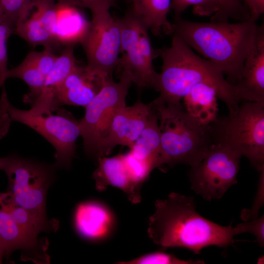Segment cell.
I'll list each match as a JSON object with an SVG mask.
<instances>
[{"instance_id": "obj_1", "label": "cell", "mask_w": 264, "mask_h": 264, "mask_svg": "<svg viewBox=\"0 0 264 264\" xmlns=\"http://www.w3.org/2000/svg\"><path fill=\"white\" fill-rule=\"evenodd\" d=\"M154 206L147 232L152 241L163 248H185L198 254L209 246L227 247L235 242V235L252 231L251 221L225 226L204 218L196 211L191 196L172 192L166 198L156 200Z\"/></svg>"}, {"instance_id": "obj_2", "label": "cell", "mask_w": 264, "mask_h": 264, "mask_svg": "<svg viewBox=\"0 0 264 264\" xmlns=\"http://www.w3.org/2000/svg\"><path fill=\"white\" fill-rule=\"evenodd\" d=\"M172 35L170 46L158 49L162 65L155 89L160 95L156 99L180 103L194 86L204 83L216 90L217 97L227 106L229 114L236 112L240 103L243 102L236 85L226 80L212 63L197 55L177 36Z\"/></svg>"}, {"instance_id": "obj_3", "label": "cell", "mask_w": 264, "mask_h": 264, "mask_svg": "<svg viewBox=\"0 0 264 264\" xmlns=\"http://www.w3.org/2000/svg\"><path fill=\"white\" fill-rule=\"evenodd\" d=\"M171 25L172 35L177 36L212 63L233 85L240 78L261 27L250 20L236 23L198 22L181 18Z\"/></svg>"}, {"instance_id": "obj_4", "label": "cell", "mask_w": 264, "mask_h": 264, "mask_svg": "<svg viewBox=\"0 0 264 264\" xmlns=\"http://www.w3.org/2000/svg\"><path fill=\"white\" fill-rule=\"evenodd\" d=\"M151 104L159 120L160 154L158 168L177 164L193 167L199 163L213 144L209 125L200 124L180 103L155 99Z\"/></svg>"}, {"instance_id": "obj_5", "label": "cell", "mask_w": 264, "mask_h": 264, "mask_svg": "<svg viewBox=\"0 0 264 264\" xmlns=\"http://www.w3.org/2000/svg\"><path fill=\"white\" fill-rule=\"evenodd\" d=\"M213 143L246 157L260 173L264 170V104L243 101L236 112L209 125Z\"/></svg>"}, {"instance_id": "obj_6", "label": "cell", "mask_w": 264, "mask_h": 264, "mask_svg": "<svg viewBox=\"0 0 264 264\" xmlns=\"http://www.w3.org/2000/svg\"><path fill=\"white\" fill-rule=\"evenodd\" d=\"M132 84L131 79L120 73L119 82L108 78L99 93L85 107L84 116L79 120L84 149L89 157H101L103 142L116 111L126 106V98Z\"/></svg>"}, {"instance_id": "obj_7", "label": "cell", "mask_w": 264, "mask_h": 264, "mask_svg": "<svg viewBox=\"0 0 264 264\" xmlns=\"http://www.w3.org/2000/svg\"><path fill=\"white\" fill-rule=\"evenodd\" d=\"M121 28L122 54L117 67L127 74L139 89H156L158 73L153 67V60L158 56V49L153 48L148 28L132 12L128 10L118 18Z\"/></svg>"}, {"instance_id": "obj_8", "label": "cell", "mask_w": 264, "mask_h": 264, "mask_svg": "<svg viewBox=\"0 0 264 264\" xmlns=\"http://www.w3.org/2000/svg\"><path fill=\"white\" fill-rule=\"evenodd\" d=\"M5 158L2 170L8 179L7 200L15 206L46 213V195L55 167L16 155Z\"/></svg>"}, {"instance_id": "obj_9", "label": "cell", "mask_w": 264, "mask_h": 264, "mask_svg": "<svg viewBox=\"0 0 264 264\" xmlns=\"http://www.w3.org/2000/svg\"><path fill=\"white\" fill-rule=\"evenodd\" d=\"M7 112L12 120L32 129L55 148V168H69L75 154L76 141L81 135L79 120L69 111L57 109L52 112L32 114L14 107L9 101Z\"/></svg>"}, {"instance_id": "obj_10", "label": "cell", "mask_w": 264, "mask_h": 264, "mask_svg": "<svg viewBox=\"0 0 264 264\" xmlns=\"http://www.w3.org/2000/svg\"><path fill=\"white\" fill-rule=\"evenodd\" d=\"M241 157L227 146L212 144L201 161L191 167L189 174L191 189L207 201L221 198L237 183Z\"/></svg>"}, {"instance_id": "obj_11", "label": "cell", "mask_w": 264, "mask_h": 264, "mask_svg": "<svg viewBox=\"0 0 264 264\" xmlns=\"http://www.w3.org/2000/svg\"><path fill=\"white\" fill-rule=\"evenodd\" d=\"M80 43L87 60V66L105 78H112L119 64L121 28L118 18L109 11L92 12Z\"/></svg>"}, {"instance_id": "obj_12", "label": "cell", "mask_w": 264, "mask_h": 264, "mask_svg": "<svg viewBox=\"0 0 264 264\" xmlns=\"http://www.w3.org/2000/svg\"><path fill=\"white\" fill-rule=\"evenodd\" d=\"M0 240L3 257H8L15 250H21L23 261L36 264L49 263L47 240L26 233L15 221L4 202L0 204Z\"/></svg>"}, {"instance_id": "obj_13", "label": "cell", "mask_w": 264, "mask_h": 264, "mask_svg": "<svg viewBox=\"0 0 264 264\" xmlns=\"http://www.w3.org/2000/svg\"><path fill=\"white\" fill-rule=\"evenodd\" d=\"M151 103L140 100L133 105L123 106L115 113L101 150V157L109 154L119 145L131 148L144 129L152 110Z\"/></svg>"}, {"instance_id": "obj_14", "label": "cell", "mask_w": 264, "mask_h": 264, "mask_svg": "<svg viewBox=\"0 0 264 264\" xmlns=\"http://www.w3.org/2000/svg\"><path fill=\"white\" fill-rule=\"evenodd\" d=\"M108 78L87 66L77 65L58 90L54 102L55 110L66 105L85 107L101 90Z\"/></svg>"}, {"instance_id": "obj_15", "label": "cell", "mask_w": 264, "mask_h": 264, "mask_svg": "<svg viewBox=\"0 0 264 264\" xmlns=\"http://www.w3.org/2000/svg\"><path fill=\"white\" fill-rule=\"evenodd\" d=\"M54 0H38L27 16L16 26L15 34L32 47L42 45L53 51L55 19L51 8Z\"/></svg>"}, {"instance_id": "obj_16", "label": "cell", "mask_w": 264, "mask_h": 264, "mask_svg": "<svg viewBox=\"0 0 264 264\" xmlns=\"http://www.w3.org/2000/svg\"><path fill=\"white\" fill-rule=\"evenodd\" d=\"M244 101L264 104V27L246 56L239 79L235 84Z\"/></svg>"}, {"instance_id": "obj_17", "label": "cell", "mask_w": 264, "mask_h": 264, "mask_svg": "<svg viewBox=\"0 0 264 264\" xmlns=\"http://www.w3.org/2000/svg\"><path fill=\"white\" fill-rule=\"evenodd\" d=\"M74 220L77 233L82 237L91 241H100L108 238L115 224L112 212L104 204L97 201L78 204Z\"/></svg>"}, {"instance_id": "obj_18", "label": "cell", "mask_w": 264, "mask_h": 264, "mask_svg": "<svg viewBox=\"0 0 264 264\" xmlns=\"http://www.w3.org/2000/svg\"><path fill=\"white\" fill-rule=\"evenodd\" d=\"M74 46L65 47L52 69L46 75L39 94L29 104L27 110L32 114L48 113L55 111L54 102L58 90L66 77L77 65L74 54Z\"/></svg>"}, {"instance_id": "obj_19", "label": "cell", "mask_w": 264, "mask_h": 264, "mask_svg": "<svg viewBox=\"0 0 264 264\" xmlns=\"http://www.w3.org/2000/svg\"><path fill=\"white\" fill-rule=\"evenodd\" d=\"M97 161L98 165L92 177L98 191H105L108 186H113L124 192L132 203L140 202V192L137 190L131 180L123 154L110 157L103 156L98 158Z\"/></svg>"}, {"instance_id": "obj_20", "label": "cell", "mask_w": 264, "mask_h": 264, "mask_svg": "<svg viewBox=\"0 0 264 264\" xmlns=\"http://www.w3.org/2000/svg\"><path fill=\"white\" fill-rule=\"evenodd\" d=\"M57 13L55 40L58 45L66 46L81 43L88 26L80 8L56 1ZM65 46V47H66Z\"/></svg>"}, {"instance_id": "obj_21", "label": "cell", "mask_w": 264, "mask_h": 264, "mask_svg": "<svg viewBox=\"0 0 264 264\" xmlns=\"http://www.w3.org/2000/svg\"><path fill=\"white\" fill-rule=\"evenodd\" d=\"M129 10L136 16L155 36L172 35L171 22L167 19L172 0H126Z\"/></svg>"}, {"instance_id": "obj_22", "label": "cell", "mask_w": 264, "mask_h": 264, "mask_svg": "<svg viewBox=\"0 0 264 264\" xmlns=\"http://www.w3.org/2000/svg\"><path fill=\"white\" fill-rule=\"evenodd\" d=\"M217 94L211 86H194L183 98L186 111L201 125L207 126L217 119Z\"/></svg>"}, {"instance_id": "obj_23", "label": "cell", "mask_w": 264, "mask_h": 264, "mask_svg": "<svg viewBox=\"0 0 264 264\" xmlns=\"http://www.w3.org/2000/svg\"><path fill=\"white\" fill-rule=\"evenodd\" d=\"M152 107L147 122L130 151L136 156L151 161L156 168L160 154V135L156 110Z\"/></svg>"}, {"instance_id": "obj_24", "label": "cell", "mask_w": 264, "mask_h": 264, "mask_svg": "<svg viewBox=\"0 0 264 264\" xmlns=\"http://www.w3.org/2000/svg\"><path fill=\"white\" fill-rule=\"evenodd\" d=\"M4 202L12 217L28 234L38 238L42 232L56 231L58 227L56 220H49L46 213L29 210L15 206L9 202L7 198Z\"/></svg>"}, {"instance_id": "obj_25", "label": "cell", "mask_w": 264, "mask_h": 264, "mask_svg": "<svg viewBox=\"0 0 264 264\" xmlns=\"http://www.w3.org/2000/svg\"><path fill=\"white\" fill-rule=\"evenodd\" d=\"M19 78L27 85L29 92L25 94L23 101L29 104L40 93L46 76L27 54L19 65L8 69L5 78Z\"/></svg>"}, {"instance_id": "obj_26", "label": "cell", "mask_w": 264, "mask_h": 264, "mask_svg": "<svg viewBox=\"0 0 264 264\" xmlns=\"http://www.w3.org/2000/svg\"><path fill=\"white\" fill-rule=\"evenodd\" d=\"M123 155L131 180L137 190L140 192L143 184L154 166L151 161L136 156L130 151Z\"/></svg>"}, {"instance_id": "obj_27", "label": "cell", "mask_w": 264, "mask_h": 264, "mask_svg": "<svg viewBox=\"0 0 264 264\" xmlns=\"http://www.w3.org/2000/svg\"><path fill=\"white\" fill-rule=\"evenodd\" d=\"M37 1L38 0H0V11L14 31L17 25L27 16Z\"/></svg>"}, {"instance_id": "obj_28", "label": "cell", "mask_w": 264, "mask_h": 264, "mask_svg": "<svg viewBox=\"0 0 264 264\" xmlns=\"http://www.w3.org/2000/svg\"><path fill=\"white\" fill-rule=\"evenodd\" d=\"M193 6V12L199 16H212L220 7V0H172L171 10L175 19H180L182 13L189 6Z\"/></svg>"}, {"instance_id": "obj_29", "label": "cell", "mask_w": 264, "mask_h": 264, "mask_svg": "<svg viewBox=\"0 0 264 264\" xmlns=\"http://www.w3.org/2000/svg\"><path fill=\"white\" fill-rule=\"evenodd\" d=\"M219 11L211 16L214 22H228L231 18L239 22L247 21L249 12L240 0H220Z\"/></svg>"}, {"instance_id": "obj_30", "label": "cell", "mask_w": 264, "mask_h": 264, "mask_svg": "<svg viewBox=\"0 0 264 264\" xmlns=\"http://www.w3.org/2000/svg\"><path fill=\"white\" fill-rule=\"evenodd\" d=\"M119 264H204L203 261L184 260L175 256L157 251L143 255L133 260L119 262Z\"/></svg>"}, {"instance_id": "obj_31", "label": "cell", "mask_w": 264, "mask_h": 264, "mask_svg": "<svg viewBox=\"0 0 264 264\" xmlns=\"http://www.w3.org/2000/svg\"><path fill=\"white\" fill-rule=\"evenodd\" d=\"M14 33L13 28L6 20L0 11V88L4 86L6 80L5 76L7 68V41Z\"/></svg>"}, {"instance_id": "obj_32", "label": "cell", "mask_w": 264, "mask_h": 264, "mask_svg": "<svg viewBox=\"0 0 264 264\" xmlns=\"http://www.w3.org/2000/svg\"><path fill=\"white\" fill-rule=\"evenodd\" d=\"M117 0H56L78 7L80 8H88L91 12L109 11Z\"/></svg>"}, {"instance_id": "obj_33", "label": "cell", "mask_w": 264, "mask_h": 264, "mask_svg": "<svg viewBox=\"0 0 264 264\" xmlns=\"http://www.w3.org/2000/svg\"><path fill=\"white\" fill-rule=\"evenodd\" d=\"M9 101L6 91L3 86L2 92L0 96V140L7 134L12 122L7 110Z\"/></svg>"}, {"instance_id": "obj_34", "label": "cell", "mask_w": 264, "mask_h": 264, "mask_svg": "<svg viewBox=\"0 0 264 264\" xmlns=\"http://www.w3.org/2000/svg\"><path fill=\"white\" fill-rule=\"evenodd\" d=\"M249 12L248 20L256 22L264 13V0H240Z\"/></svg>"}, {"instance_id": "obj_35", "label": "cell", "mask_w": 264, "mask_h": 264, "mask_svg": "<svg viewBox=\"0 0 264 264\" xmlns=\"http://www.w3.org/2000/svg\"><path fill=\"white\" fill-rule=\"evenodd\" d=\"M5 162V157L0 158V170H2ZM5 196V193H0V203L3 200Z\"/></svg>"}, {"instance_id": "obj_36", "label": "cell", "mask_w": 264, "mask_h": 264, "mask_svg": "<svg viewBox=\"0 0 264 264\" xmlns=\"http://www.w3.org/2000/svg\"><path fill=\"white\" fill-rule=\"evenodd\" d=\"M3 258V252H2V246L1 244V242L0 240V264L2 262V259Z\"/></svg>"}]
</instances>
